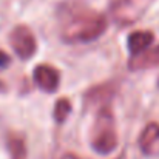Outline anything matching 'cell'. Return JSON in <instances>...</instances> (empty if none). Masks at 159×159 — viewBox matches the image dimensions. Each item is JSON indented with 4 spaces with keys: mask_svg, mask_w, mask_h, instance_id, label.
<instances>
[{
    "mask_svg": "<svg viewBox=\"0 0 159 159\" xmlns=\"http://www.w3.org/2000/svg\"><path fill=\"white\" fill-rule=\"evenodd\" d=\"M6 65H9V57L3 51H0V68H5Z\"/></svg>",
    "mask_w": 159,
    "mask_h": 159,
    "instance_id": "11",
    "label": "cell"
},
{
    "mask_svg": "<svg viewBox=\"0 0 159 159\" xmlns=\"http://www.w3.org/2000/svg\"><path fill=\"white\" fill-rule=\"evenodd\" d=\"M139 148L141 152L148 156V158H156L159 156V124L158 122H150L145 125L139 136Z\"/></svg>",
    "mask_w": 159,
    "mask_h": 159,
    "instance_id": "6",
    "label": "cell"
},
{
    "mask_svg": "<svg viewBox=\"0 0 159 159\" xmlns=\"http://www.w3.org/2000/svg\"><path fill=\"white\" fill-rule=\"evenodd\" d=\"M107 31V17L85 5H68L60 14V39L65 43H90Z\"/></svg>",
    "mask_w": 159,
    "mask_h": 159,
    "instance_id": "1",
    "label": "cell"
},
{
    "mask_svg": "<svg viewBox=\"0 0 159 159\" xmlns=\"http://www.w3.org/2000/svg\"><path fill=\"white\" fill-rule=\"evenodd\" d=\"M70 111H71V102H70L66 98H60V99L56 102V105H54V113H53L54 120H56L57 124H63L65 119L68 117Z\"/></svg>",
    "mask_w": 159,
    "mask_h": 159,
    "instance_id": "10",
    "label": "cell"
},
{
    "mask_svg": "<svg viewBox=\"0 0 159 159\" xmlns=\"http://www.w3.org/2000/svg\"><path fill=\"white\" fill-rule=\"evenodd\" d=\"M90 145L93 152L101 156L113 153L119 145V134L116 127V119L110 104L99 108L90 131Z\"/></svg>",
    "mask_w": 159,
    "mask_h": 159,
    "instance_id": "2",
    "label": "cell"
},
{
    "mask_svg": "<svg viewBox=\"0 0 159 159\" xmlns=\"http://www.w3.org/2000/svg\"><path fill=\"white\" fill-rule=\"evenodd\" d=\"M155 0H113L111 19L119 26H128L136 23L153 5Z\"/></svg>",
    "mask_w": 159,
    "mask_h": 159,
    "instance_id": "3",
    "label": "cell"
},
{
    "mask_svg": "<svg viewBox=\"0 0 159 159\" xmlns=\"http://www.w3.org/2000/svg\"><path fill=\"white\" fill-rule=\"evenodd\" d=\"M9 43L14 53L22 60L31 59L37 51V40L34 33L26 25H17L9 34Z\"/></svg>",
    "mask_w": 159,
    "mask_h": 159,
    "instance_id": "4",
    "label": "cell"
},
{
    "mask_svg": "<svg viewBox=\"0 0 159 159\" xmlns=\"http://www.w3.org/2000/svg\"><path fill=\"white\" fill-rule=\"evenodd\" d=\"M36 85L45 93H56L60 85V73L51 65H37L33 71Z\"/></svg>",
    "mask_w": 159,
    "mask_h": 159,
    "instance_id": "5",
    "label": "cell"
},
{
    "mask_svg": "<svg viewBox=\"0 0 159 159\" xmlns=\"http://www.w3.org/2000/svg\"><path fill=\"white\" fill-rule=\"evenodd\" d=\"M59 159H79L76 155H73V153H66V155H63L62 158H59Z\"/></svg>",
    "mask_w": 159,
    "mask_h": 159,
    "instance_id": "12",
    "label": "cell"
},
{
    "mask_svg": "<svg viewBox=\"0 0 159 159\" xmlns=\"http://www.w3.org/2000/svg\"><path fill=\"white\" fill-rule=\"evenodd\" d=\"M6 147L11 155V159H26L28 152H26V145L22 136L9 134L6 138Z\"/></svg>",
    "mask_w": 159,
    "mask_h": 159,
    "instance_id": "9",
    "label": "cell"
},
{
    "mask_svg": "<svg viewBox=\"0 0 159 159\" xmlns=\"http://www.w3.org/2000/svg\"><path fill=\"white\" fill-rule=\"evenodd\" d=\"M3 90H5V85H3V84H2V82H0V93H2V91H3Z\"/></svg>",
    "mask_w": 159,
    "mask_h": 159,
    "instance_id": "13",
    "label": "cell"
},
{
    "mask_svg": "<svg viewBox=\"0 0 159 159\" xmlns=\"http://www.w3.org/2000/svg\"><path fill=\"white\" fill-rule=\"evenodd\" d=\"M159 65V45L155 48H148L147 51L134 56L128 62V68L131 71H141V70H150Z\"/></svg>",
    "mask_w": 159,
    "mask_h": 159,
    "instance_id": "8",
    "label": "cell"
},
{
    "mask_svg": "<svg viewBox=\"0 0 159 159\" xmlns=\"http://www.w3.org/2000/svg\"><path fill=\"white\" fill-rule=\"evenodd\" d=\"M155 42V34L152 31H147V30H139V31H134L128 36V51L131 54V57L134 56H139L141 53L147 51L148 48H152Z\"/></svg>",
    "mask_w": 159,
    "mask_h": 159,
    "instance_id": "7",
    "label": "cell"
}]
</instances>
